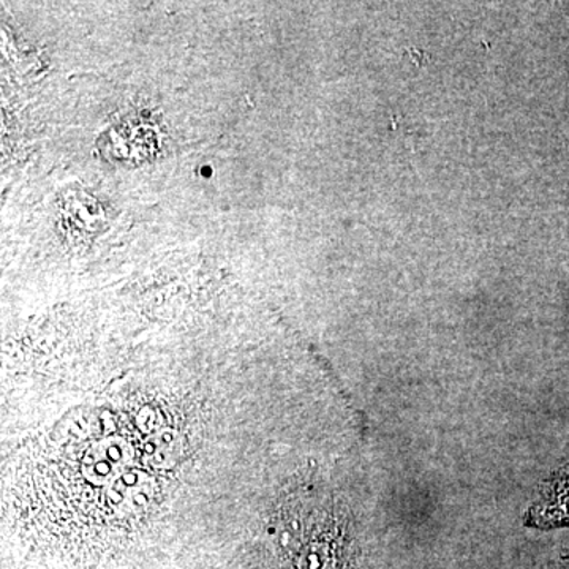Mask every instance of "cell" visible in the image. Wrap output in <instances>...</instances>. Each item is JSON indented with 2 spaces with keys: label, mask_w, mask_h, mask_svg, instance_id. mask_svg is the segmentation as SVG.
Masks as SVG:
<instances>
[{
  "label": "cell",
  "mask_w": 569,
  "mask_h": 569,
  "mask_svg": "<svg viewBox=\"0 0 569 569\" xmlns=\"http://www.w3.org/2000/svg\"><path fill=\"white\" fill-rule=\"evenodd\" d=\"M542 522H569V481L561 482L550 492L548 503L541 508Z\"/></svg>",
  "instance_id": "cell-1"
}]
</instances>
